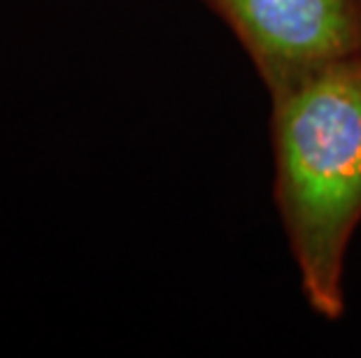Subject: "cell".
Returning a JSON list of instances; mask_svg holds the SVG:
<instances>
[{
	"instance_id": "obj_1",
	"label": "cell",
	"mask_w": 361,
	"mask_h": 358,
	"mask_svg": "<svg viewBox=\"0 0 361 358\" xmlns=\"http://www.w3.org/2000/svg\"><path fill=\"white\" fill-rule=\"evenodd\" d=\"M275 205L314 314H345V258L361 224V54L268 89Z\"/></svg>"
},
{
	"instance_id": "obj_2",
	"label": "cell",
	"mask_w": 361,
	"mask_h": 358,
	"mask_svg": "<svg viewBox=\"0 0 361 358\" xmlns=\"http://www.w3.org/2000/svg\"><path fill=\"white\" fill-rule=\"evenodd\" d=\"M233 30L266 91L361 54V0H205Z\"/></svg>"
}]
</instances>
